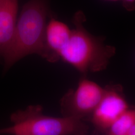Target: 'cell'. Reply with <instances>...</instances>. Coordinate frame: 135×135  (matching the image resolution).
Returning <instances> with one entry per match:
<instances>
[{
    "label": "cell",
    "mask_w": 135,
    "mask_h": 135,
    "mask_svg": "<svg viewBox=\"0 0 135 135\" xmlns=\"http://www.w3.org/2000/svg\"><path fill=\"white\" fill-rule=\"evenodd\" d=\"M50 14L47 0H30L17 20L9 46L3 54L5 70L31 54L43 57L47 19Z\"/></svg>",
    "instance_id": "cell-1"
},
{
    "label": "cell",
    "mask_w": 135,
    "mask_h": 135,
    "mask_svg": "<svg viewBox=\"0 0 135 135\" xmlns=\"http://www.w3.org/2000/svg\"><path fill=\"white\" fill-rule=\"evenodd\" d=\"M120 84H110L104 88L101 100L89 121L96 133L105 134L111 124L130 109Z\"/></svg>",
    "instance_id": "cell-5"
},
{
    "label": "cell",
    "mask_w": 135,
    "mask_h": 135,
    "mask_svg": "<svg viewBox=\"0 0 135 135\" xmlns=\"http://www.w3.org/2000/svg\"><path fill=\"white\" fill-rule=\"evenodd\" d=\"M134 125L135 110L130 108L111 124L104 135H126Z\"/></svg>",
    "instance_id": "cell-8"
},
{
    "label": "cell",
    "mask_w": 135,
    "mask_h": 135,
    "mask_svg": "<svg viewBox=\"0 0 135 135\" xmlns=\"http://www.w3.org/2000/svg\"><path fill=\"white\" fill-rule=\"evenodd\" d=\"M72 34L67 25L51 17L47 23L45 35V50L43 58L50 63L60 59V54L67 45Z\"/></svg>",
    "instance_id": "cell-6"
},
{
    "label": "cell",
    "mask_w": 135,
    "mask_h": 135,
    "mask_svg": "<svg viewBox=\"0 0 135 135\" xmlns=\"http://www.w3.org/2000/svg\"><path fill=\"white\" fill-rule=\"evenodd\" d=\"M122 5L126 10L129 12L133 11L135 9V0H121Z\"/></svg>",
    "instance_id": "cell-9"
},
{
    "label": "cell",
    "mask_w": 135,
    "mask_h": 135,
    "mask_svg": "<svg viewBox=\"0 0 135 135\" xmlns=\"http://www.w3.org/2000/svg\"><path fill=\"white\" fill-rule=\"evenodd\" d=\"M86 17L82 11L73 17L75 28L67 45L60 54V59L76 69L84 76L89 72L105 70L110 60L116 54V48L105 43V38L95 36L84 26Z\"/></svg>",
    "instance_id": "cell-2"
},
{
    "label": "cell",
    "mask_w": 135,
    "mask_h": 135,
    "mask_svg": "<svg viewBox=\"0 0 135 135\" xmlns=\"http://www.w3.org/2000/svg\"><path fill=\"white\" fill-rule=\"evenodd\" d=\"M105 1H111V2H117L121 0H105Z\"/></svg>",
    "instance_id": "cell-11"
},
{
    "label": "cell",
    "mask_w": 135,
    "mask_h": 135,
    "mask_svg": "<svg viewBox=\"0 0 135 135\" xmlns=\"http://www.w3.org/2000/svg\"><path fill=\"white\" fill-rule=\"evenodd\" d=\"M18 0H0V55L9 46L17 21Z\"/></svg>",
    "instance_id": "cell-7"
},
{
    "label": "cell",
    "mask_w": 135,
    "mask_h": 135,
    "mask_svg": "<svg viewBox=\"0 0 135 135\" xmlns=\"http://www.w3.org/2000/svg\"><path fill=\"white\" fill-rule=\"evenodd\" d=\"M126 135H135V125L133 126Z\"/></svg>",
    "instance_id": "cell-10"
},
{
    "label": "cell",
    "mask_w": 135,
    "mask_h": 135,
    "mask_svg": "<svg viewBox=\"0 0 135 135\" xmlns=\"http://www.w3.org/2000/svg\"><path fill=\"white\" fill-rule=\"evenodd\" d=\"M103 93L104 88L85 77L82 78L77 89H70L61 99L62 116L89 120Z\"/></svg>",
    "instance_id": "cell-4"
},
{
    "label": "cell",
    "mask_w": 135,
    "mask_h": 135,
    "mask_svg": "<svg viewBox=\"0 0 135 135\" xmlns=\"http://www.w3.org/2000/svg\"><path fill=\"white\" fill-rule=\"evenodd\" d=\"M12 125L0 129V135H88L89 126L71 117H54L44 114L40 105H32L14 112Z\"/></svg>",
    "instance_id": "cell-3"
}]
</instances>
